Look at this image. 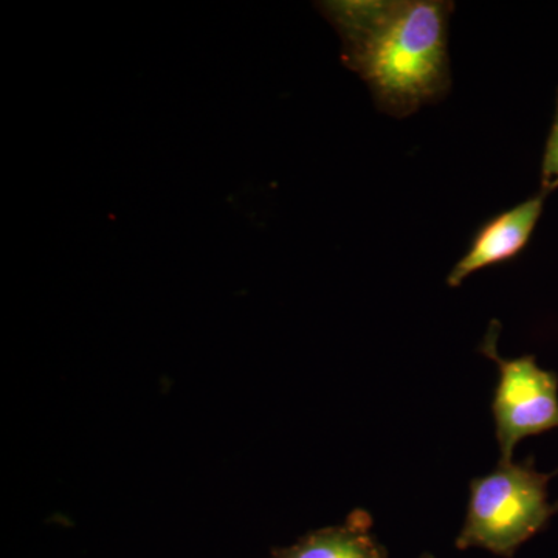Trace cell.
Segmentation results:
<instances>
[{
  "label": "cell",
  "mask_w": 558,
  "mask_h": 558,
  "mask_svg": "<svg viewBox=\"0 0 558 558\" xmlns=\"http://www.w3.org/2000/svg\"><path fill=\"white\" fill-rule=\"evenodd\" d=\"M326 16L343 39V61L368 84L381 112L405 119L451 87L449 0L329 2Z\"/></svg>",
  "instance_id": "1"
},
{
  "label": "cell",
  "mask_w": 558,
  "mask_h": 558,
  "mask_svg": "<svg viewBox=\"0 0 558 558\" xmlns=\"http://www.w3.org/2000/svg\"><path fill=\"white\" fill-rule=\"evenodd\" d=\"M550 476L538 472L534 459L499 462L488 475L470 483V498L457 548L484 549L512 558L558 512L548 498Z\"/></svg>",
  "instance_id": "2"
},
{
  "label": "cell",
  "mask_w": 558,
  "mask_h": 558,
  "mask_svg": "<svg viewBox=\"0 0 558 558\" xmlns=\"http://www.w3.org/2000/svg\"><path fill=\"white\" fill-rule=\"evenodd\" d=\"M499 332L501 325L492 319L480 351L498 365L492 414L501 451L499 462H510L521 440L558 428V376L539 368L534 355L502 359L498 352Z\"/></svg>",
  "instance_id": "3"
},
{
  "label": "cell",
  "mask_w": 558,
  "mask_h": 558,
  "mask_svg": "<svg viewBox=\"0 0 558 558\" xmlns=\"http://www.w3.org/2000/svg\"><path fill=\"white\" fill-rule=\"evenodd\" d=\"M546 197L548 194L539 190L531 199L486 220L473 234L468 253L454 264L447 284L459 288L476 271L519 258L542 218Z\"/></svg>",
  "instance_id": "4"
},
{
  "label": "cell",
  "mask_w": 558,
  "mask_h": 558,
  "mask_svg": "<svg viewBox=\"0 0 558 558\" xmlns=\"http://www.w3.org/2000/svg\"><path fill=\"white\" fill-rule=\"evenodd\" d=\"M270 558H388L387 549L373 534V519L354 510L339 526L318 529Z\"/></svg>",
  "instance_id": "5"
},
{
  "label": "cell",
  "mask_w": 558,
  "mask_h": 558,
  "mask_svg": "<svg viewBox=\"0 0 558 558\" xmlns=\"http://www.w3.org/2000/svg\"><path fill=\"white\" fill-rule=\"evenodd\" d=\"M558 189V90L556 116L546 140L545 153L542 160V191L550 194Z\"/></svg>",
  "instance_id": "6"
},
{
  "label": "cell",
  "mask_w": 558,
  "mask_h": 558,
  "mask_svg": "<svg viewBox=\"0 0 558 558\" xmlns=\"http://www.w3.org/2000/svg\"><path fill=\"white\" fill-rule=\"evenodd\" d=\"M418 558H435V557L429 556V554H424V556H421V557H418Z\"/></svg>",
  "instance_id": "7"
}]
</instances>
